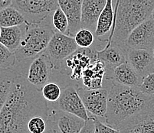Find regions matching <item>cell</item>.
I'll use <instances>...</instances> for the list:
<instances>
[{
    "mask_svg": "<svg viewBox=\"0 0 154 133\" xmlns=\"http://www.w3.org/2000/svg\"><path fill=\"white\" fill-rule=\"evenodd\" d=\"M48 113L49 106L41 89L18 72L0 110V133H29V120L36 116H48Z\"/></svg>",
    "mask_w": 154,
    "mask_h": 133,
    "instance_id": "obj_1",
    "label": "cell"
},
{
    "mask_svg": "<svg viewBox=\"0 0 154 133\" xmlns=\"http://www.w3.org/2000/svg\"><path fill=\"white\" fill-rule=\"evenodd\" d=\"M152 96L143 94L138 87H130L111 80L107 96L104 122L117 128L127 119L143 110Z\"/></svg>",
    "mask_w": 154,
    "mask_h": 133,
    "instance_id": "obj_2",
    "label": "cell"
},
{
    "mask_svg": "<svg viewBox=\"0 0 154 133\" xmlns=\"http://www.w3.org/2000/svg\"><path fill=\"white\" fill-rule=\"evenodd\" d=\"M154 0H117L114 7V23L107 43L125 46L131 31L151 18Z\"/></svg>",
    "mask_w": 154,
    "mask_h": 133,
    "instance_id": "obj_3",
    "label": "cell"
},
{
    "mask_svg": "<svg viewBox=\"0 0 154 133\" xmlns=\"http://www.w3.org/2000/svg\"><path fill=\"white\" fill-rule=\"evenodd\" d=\"M54 32L51 21L42 23L25 22L22 42L15 51L16 64L29 62L44 52Z\"/></svg>",
    "mask_w": 154,
    "mask_h": 133,
    "instance_id": "obj_4",
    "label": "cell"
},
{
    "mask_svg": "<svg viewBox=\"0 0 154 133\" xmlns=\"http://www.w3.org/2000/svg\"><path fill=\"white\" fill-rule=\"evenodd\" d=\"M14 67L31 84L39 89L49 82L54 73L53 64L46 51L29 62L15 64Z\"/></svg>",
    "mask_w": 154,
    "mask_h": 133,
    "instance_id": "obj_5",
    "label": "cell"
},
{
    "mask_svg": "<svg viewBox=\"0 0 154 133\" xmlns=\"http://www.w3.org/2000/svg\"><path fill=\"white\" fill-rule=\"evenodd\" d=\"M12 6L19 11L29 23H42L51 21L58 9V0H13Z\"/></svg>",
    "mask_w": 154,
    "mask_h": 133,
    "instance_id": "obj_6",
    "label": "cell"
},
{
    "mask_svg": "<svg viewBox=\"0 0 154 133\" xmlns=\"http://www.w3.org/2000/svg\"><path fill=\"white\" fill-rule=\"evenodd\" d=\"M97 50L92 47H79L64 60L58 71L55 72L59 73L63 76L68 77L72 80H81L85 68L97 59Z\"/></svg>",
    "mask_w": 154,
    "mask_h": 133,
    "instance_id": "obj_7",
    "label": "cell"
},
{
    "mask_svg": "<svg viewBox=\"0 0 154 133\" xmlns=\"http://www.w3.org/2000/svg\"><path fill=\"white\" fill-rule=\"evenodd\" d=\"M78 48L79 47L75 42V38L59 32H54L45 50L51 59L54 71H58L64 60Z\"/></svg>",
    "mask_w": 154,
    "mask_h": 133,
    "instance_id": "obj_8",
    "label": "cell"
},
{
    "mask_svg": "<svg viewBox=\"0 0 154 133\" xmlns=\"http://www.w3.org/2000/svg\"><path fill=\"white\" fill-rule=\"evenodd\" d=\"M120 133H154V96L143 110L120 124Z\"/></svg>",
    "mask_w": 154,
    "mask_h": 133,
    "instance_id": "obj_9",
    "label": "cell"
},
{
    "mask_svg": "<svg viewBox=\"0 0 154 133\" xmlns=\"http://www.w3.org/2000/svg\"><path fill=\"white\" fill-rule=\"evenodd\" d=\"M77 89L88 113L94 116L99 119H105L107 113L109 86L107 87V85L104 83L103 87L100 89H88L78 86Z\"/></svg>",
    "mask_w": 154,
    "mask_h": 133,
    "instance_id": "obj_10",
    "label": "cell"
},
{
    "mask_svg": "<svg viewBox=\"0 0 154 133\" xmlns=\"http://www.w3.org/2000/svg\"><path fill=\"white\" fill-rule=\"evenodd\" d=\"M77 88L78 86L72 84H68L63 88L61 96L56 102L57 109L75 115L87 121L89 119V115Z\"/></svg>",
    "mask_w": 154,
    "mask_h": 133,
    "instance_id": "obj_11",
    "label": "cell"
},
{
    "mask_svg": "<svg viewBox=\"0 0 154 133\" xmlns=\"http://www.w3.org/2000/svg\"><path fill=\"white\" fill-rule=\"evenodd\" d=\"M128 48L144 49L152 51L154 47V20L146 19L134 28L125 41Z\"/></svg>",
    "mask_w": 154,
    "mask_h": 133,
    "instance_id": "obj_12",
    "label": "cell"
},
{
    "mask_svg": "<svg viewBox=\"0 0 154 133\" xmlns=\"http://www.w3.org/2000/svg\"><path fill=\"white\" fill-rule=\"evenodd\" d=\"M127 49L126 46L110 42L107 43V45L102 50H97V58L104 64L107 69L105 79L109 77L112 71L117 67L127 61Z\"/></svg>",
    "mask_w": 154,
    "mask_h": 133,
    "instance_id": "obj_13",
    "label": "cell"
},
{
    "mask_svg": "<svg viewBox=\"0 0 154 133\" xmlns=\"http://www.w3.org/2000/svg\"><path fill=\"white\" fill-rule=\"evenodd\" d=\"M127 61L142 78L154 73V57L152 51L144 49H127Z\"/></svg>",
    "mask_w": 154,
    "mask_h": 133,
    "instance_id": "obj_14",
    "label": "cell"
},
{
    "mask_svg": "<svg viewBox=\"0 0 154 133\" xmlns=\"http://www.w3.org/2000/svg\"><path fill=\"white\" fill-rule=\"evenodd\" d=\"M83 0H58L59 8L66 15L68 20L67 35L75 37L82 29V12Z\"/></svg>",
    "mask_w": 154,
    "mask_h": 133,
    "instance_id": "obj_15",
    "label": "cell"
},
{
    "mask_svg": "<svg viewBox=\"0 0 154 133\" xmlns=\"http://www.w3.org/2000/svg\"><path fill=\"white\" fill-rule=\"evenodd\" d=\"M106 74L107 69L104 64L97 58L85 68L81 80L86 89H100L104 85Z\"/></svg>",
    "mask_w": 154,
    "mask_h": 133,
    "instance_id": "obj_16",
    "label": "cell"
},
{
    "mask_svg": "<svg viewBox=\"0 0 154 133\" xmlns=\"http://www.w3.org/2000/svg\"><path fill=\"white\" fill-rule=\"evenodd\" d=\"M107 0H83L82 12V28L94 33L97 22Z\"/></svg>",
    "mask_w": 154,
    "mask_h": 133,
    "instance_id": "obj_17",
    "label": "cell"
},
{
    "mask_svg": "<svg viewBox=\"0 0 154 133\" xmlns=\"http://www.w3.org/2000/svg\"><path fill=\"white\" fill-rule=\"evenodd\" d=\"M107 80L130 87H139L143 78L132 65L126 61L113 70Z\"/></svg>",
    "mask_w": 154,
    "mask_h": 133,
    "instance_id": "obj_18",
    "label": "cell"
},
{
    "mask_svg": "<svg viewBox=\"0 0 154 133\" xmlns=\"http://www.w3.org/2000/svg\"><path fill=\"white\" fill-rule=\"evenodd\" d=\"M114 8L113 0H107L106 5L97 22L94 35L102 42H107L114 23Z\"/></svg>",
    "mask_w": 154,
    "mask_h": 133,
    "instance_id": "obj_19",
    "label": "cell"
},
{
    "mask_svg": "<svg viewBox=\"0 0 154 133\" xmlns=\"http://www.w3.org/2000/svg\"><path fill=\"white\" fill-rule=\"evenodd\" d=\"M49 113L55 119L61 133H79L86 122L75 115L58 109L49 108Z\"/></svg>",
    "mask_w": 154,
    "mask_h": 133,
    "instance_id": "obj_20",
    "label": "cell"
},
{
    "mask_svg": "<svg viewBox=\"0 0 154 133\" xmlns=\"http://www.w3.org/2000/svg\"><path fill=\"white\" fill-rule=\"evenodd\" d=\"M25 32V23L12 27H0V42L15 52L22 42Z\"/></svg>",
    "mask_w": 154,
    "mask_h": 133,
    "instance_id": "obj_21",
    "label": "cell"
},
{
    "mask_svg": "<svg viewBox=\"0 0 154 133\" xmlns=\"http://www.w3.org/2000/svg\"><path fill=\"white\" fill-rule=\"evenodd\" d=\"M17 74L18 71L15 67L7 69H0V110L9 96Z\"/></svg>",
    "mask_w": 154,
    "mask_h": 133,
    "instance_id": "obj_22",
    "label": "cell"
},
{
    "mask_svg": "<svg viewBox=\"0 0 154 133\" xmlns=\"http://www.w3.org/2000/svg\"><path fill=\"white\" fill-rule=\"evenodd\" d=\"M26 22L22 14L13 6L0 11V27L22 26Z\"/></svg>",
    "mask_w": 154,
    "mask_h": 133,
    "instance_id": "obj_23",
    "label": "cell"
},
{
    "mask_svg": "<svg viewBox=\"0 0 154 133\" xmlns=\"http://www.w3.org/2000/svg\"><path fill=\"white\" fill-rule=\"evenodd\" d=\"M51 23L55 32L67 35L68 29V20L64 12L58 7L52 14Z\"/></svg>",
    "mask_w": 154,
    "mask_h": 133,
    "instance_id": "obj_24",
    "label": "cell"
},
{
    "mask_svg": "<svg viewBox=\"0 0 154 133\" xmlns=\"http://www.w3.org/2000/svg\"><path fill=\"white\" fill-rule=\"evenodd\" d=\"M41 91L45 99L49 103H56L61 94V87L54 82H48L42 86Z\"/></svg>",
    "mask_w": 154,
    "mask_h": 133,
    "instance_id": "obj_25",
    "label": "cell"
},
{
    "mask_svg": "<svg viewBox=\"0 0 154 133\" xmlns=\"http://www.w3.org/2000/svg\"><path fill=\"white\" fill-rule=\"evenodd\" d=\"M75 40L79 47L88 48L93 44L94 39L96 38L94 33L89 29L82 28L75 35Z\"/></svg>",
    "mask_w": 154,
    "mask_h": 133,
    "instance_id": "obj_26",
    "label": "cell"
},
{
    "mask_svg": "<svg viewBox=\"0 0 154 133\" xmlns=\"http://www.w3.org/2000/svg\"><path fill=\"white\" fill-rule=\"evenodd\" d=\"M16 64V57L13 51H10L0 42V69L13 68Z\"/></svg>",
    "mask_w": 154,
    "mask_h": 133,
    "instance_id": "obj_27",
    "label": "cell"
},
{
    "mask_svg": "<svg viewBox=\"0 0 154 133\" xmlns=\"http://www.w3.org/2000/svg\"><path fill=\"white\" fill-rule=\"evenodd\" d=\"M48 116H36L32 117L28 123L27 128L29 133H43L47 128Z\"/></svg>",
    "mask_w": 154,
    "mask_h": 133,
    "instance_id": "obj_28",
    "label": "cell"
},
{
    "mask_svg": "<svg viewBox=\"0 0 154 133\" xmlns=\"http://www.w3.org/2000/svg\"><path fill=\"white\" fill-rule=\"evenodd\" d=\"M138 88L146 96H154V73L144 77Z\"/></svg>",
    "mask_w": 154,
    "mask_h": 133,
    "instance_id": "obj_29",
    "label": "cell"
},
{
    "mask_svg": "<svg viewBox=\"0 0 154 133\" xmlns=\"http://www.w3.org/2000/svg\"><path fill=\"white\" fill-rule=\"evenodd\" d=\"M94 133H120V131L103 122L96 117L94 121Z\"/></svg>",
    "mask_w": 154,
    "mask_h": 133,
    "instance_id": "obj_30",
    "label": "cell"
},
{
    "mask_svg": "<svg viewBox=\"0 0 154 133\" xmlns=\"http://www.w3.org/2000/svg\"><path fill=\"white\" fill-rule=\"evenodd\" d=\"M43 133H61V131L59 130V128H58L55 119H54V117L50 114V113H48L47 128H46L45 131Z\"/></svg>",
    "mask_w": 154,
    "mask_h": 133,
    "instance_id": "obj_31",
    "label": "cell"
},
{
    "mask_svg": "<svg viewBox=\"0 0 154 133\" xmlns=\"http://www.w3.org/2000/svg\"><path fill=\"white\" fill-rule=\"evenodd\" d=\"M88 115L89 119L85 122V125L79 133H94V121L96 117L89 113Z\"/></svg>",
    "mask_w": 154,
    "mask_h": 133,
    "instance_id": "obj_32",
    "label": "cell"
},
{
    "mask_svg": "<svg viewBox=\"0 0 154 133\" xmlns=\"http://www.w3.org/2000/svg\"><path fill=\"white\" fill-rule=\"evenodd\" d=\"M13 0H0V11L12 6Z\"/></svg>",
    "mask_w": 154,
    "mask_h": 133,
    "instance_id": "obj_33",
    "label": "cell"
},
{
    "mask_svg": "<svg viewBox=\"0 0 154 133\" xmlns=\"http://www.w3.org/2000/svg\"><path fill=\"white\" fill-rule=\"evenodd\" d=\"M151 18H152V19L154 20V9H153V10H152V13H151Z\"/></svg>",
    "mask_w": 154,
    "mask_h": 133,
    "instance_id": "obj_34",
    "label": "cell"
},
{
    "mask_svg": "<svg viewBox=\"0 0 154 133\" xmlns=\"http://www.w3.org/2000/svg\"><path fill=\"white\" fill-rule=\"evenodd\" d=\"M152 54H153V57H154V47H153V48H152Z\"/></svg>",
    "mask_w": 154,
    "mask_h": 133,
    "instance_id": "obj_35",
    "label": "cell"
}]
</instances>
